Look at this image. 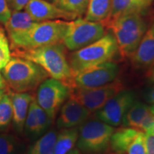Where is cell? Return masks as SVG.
<instances>
[{
    "label": "cell",
    "instance_id": "cell-1",
    "mask_svg": "<svg viewBox=\"0 0 154 154\" xmlns=\"http://www.w3.org/2000/svg\"><path fill=\"white\" fill-rule=\"evenodd\" d=\"M12 55L37 63L51 78L70 86L73 74L66 57V47L61 42L34 49H14Z\"/></svg>",
    "mask_w": 154,
    "mask_h": 154
},
{
    "label": "cell",
    "instance_id": "cell-2",
    "mask_svg": "<svg viewBox=\"0 0 154 154\" xmlns=\"http://www.w3.org/2000/svg\"><path fill=\"white\" fill-rule=\"evenodd\" d=\"M2 72L7 86L18 93L33 91L49 76L37 63L14 56L2 69Z\"/></svg>",
    "mask_w": 154,
    "mask_h": 154
},
{
    "label": "cell",
    "instance_id": "cell-3",
    "mask_svg": "<svg viewBox=\"0 0 154 154\" xmlns=\"http://www.w3.org/2000/svg\"><path fill=\"white\" fill-rule=\"evenodd\" d=\"M68 22L48 20L38 22L24 32L9 36L13 49H34L62 42Z\"/></svg>",
    "mask_w": 154,
    "mask_h": 154
},
{
    "label": "cell",
    "instance_id": "cell-4",
    "mask_svg": "<svg viewBox=\"0 0 154 154\" xmlns=\"http://www.w3.org/2000/svg\"><path fill=\"white\" fill-rule=\"evenodd\" d=\"M106 26L112 31L119 52L125 58L132 57L148 29L142 14L138 12L122 15L109 22Z\"/></svg>",
    "mask_w": 154,
    "mask_h": 154
},
{
    "label": "cell",
    "instance_id": "cell-5",
    "mask_svg": "<svg viewBox=\"0 0 154 154\" xmlns=\"http://www.w3.org/2000/svg\"><path fill=\"white\" fill-rule=\"evenodd\" d=\"M118 52V46L113 34H104L94 43L72 53L69 61L73 76L86 69L111 61Z\"/></svg>",
    "mask_w": 154,
    "mask_h": 154
},
{
    "label": "cell",
    "instance_id": "cell-6",
    "mask_svg": "<svg viewBox=\"0 0 154 154\" xmlns=\"http://www.w3.org/2000/svg\"><path fill=\"white\" fill-rule=\"evenodd\" d=\"M114 127L103 121H85L79 128L77 149L84 154H102L110 147Z\"/></svg>",
    "mask_w": 154,
    "mask_h": 154
},
{
    "label": "cell",
    "instance_id": "cell-7",
    "mask_svg": "<svg viewBox=\"0 0 154 154\" xmlns=\"http://www.w3.org/2000/svg\"><path fill=\"white\" fill-rule=\"evenodd\" d=\"M104 25L101 22L78 18L68 22L62 43L69 51H76L95 42L105 34Z\"/></svg>",
    "mask_w": 154,
    "mask_h": 154
},
{
    "label": "cell",
    "instance_id": "cell-8",
    "mask_svg": "<svg viewBox=\"0 0 154 154\" xmlns=\"http://www.w3.org/2000/svg\"><path fill=\"white\" fill-rule=\"evenodd\" d=\"M71 87L64 82L54 78H47L38 86L36 101L51 121L58 111L70 96Z\"/></svg>",
    "mask_w": 154,
    "mask_h": 154
},
{
    "label": "cell",
    "instance_id": "cell-9",
    "mask_svg": "<svg viewBox=\"0 0 154 154\" xmlns=\"http://www.w3.org/2000/svg\"><path fill=\"white\" fill-rule=\"evenodd\" d=\"M124 88L121 82L116 79L97 87H72L70 97L84 106L90 112L93 113L99 110L112 96Z\"/></svg>",
    "mask_w": 154,
    "mask_h": 154
},
{
    "label": "cell",
    "instance_id": "cell-10",
    "mask_svg": "<svg viewBox=\"0 0 154 154\" xmlns=\"http://www.w3.org/2000/svg\"><path fill=\"white\" fill-rule=\"evenodd\" d=\"M119 66L113 61L96 65L76 73L73 76L70 87L94 88L109 84L116 79Z\"/></svg>",
    "mask_w": 154,
    "mask_h": 154
},
{
    "label": "cell",
    "instance_id": "cell-11",
    "mask_svg": "<svg viewBox=\"0 0 154 154\" xmlns=\"http://www.w3.org/2000/svg\"><path fill=\"white\" fill-rule=\"evenodd\" d=\"M136 100V96L131 90L123 89L112 96L99 110L96 111L99 120L113 127L121 124L123 117Z\"/></svg>",
    "mask_w": 154,
    "mask_h": 154
},
{
    "label": "cell",
    "instance_id": "cell-12",
    "mask_svg": "<svg viewBox=\"0 0 154 154\" xmlns=\"http://www.w3.org/2000/svg\"><path fill=\"white\" fill-rule=\"evenodd\" d=\"M24 9L38 22L59 19L68 21L78 19L74 14L63 10L54 4L50 3L46 0H29Z\"/></svg>",
    "mask_w": 154,
    "mask_h": 154
},
{
    "label": "cell",
    "instance_id": "cell-13",
    "mask_svg": "<svg viewBox=\"0 0 154 154\" xmlns=\"http://www.w3.org/2000/svg\"><path fill=\"white\" fill-rule=\"evenodd\" d=\"M91 112L80 103L70 97L61 107L57 125L60 129L79 127L86 121Z\"/></svg>",
    "mask_w": 154,
    "mask_h": 154
},
{
    "label": "cell",
    "instance_id": "cell-14",
    "mask_svg": "<svg viewBox=\"0 0 154 154\" xmlns=\"http://www.w3.org/2000/svg\"><path fill=\"white\" fill-rule=\"evenodd\" d=\"M131 59L138 69H149L154 65V19Z\"/></svg>",
    "mask_w": 154,
    "mask_h": 154
},
{
    "label": "cell",
    "instance_id": "cell-15",
    "mask_svg": "<svg viewBox=\"0 0 154 154\" xmlns=\"http://www.w3.org/2000/svg\"><path fill=\"white\" fill-rule=\"evenodd\" d=\"M13 110V124L17 131L22 132L24 127L30 103L34 97L27 92H9Z\"/></svg>",
    "mask_w": 154,
    "mask_h": 154
},
{
    "label": "cell",
    "instance_id": "cell-16",
    "mask_svg": "<svg viewBox=\"0 0 154 154\" xmlns=\"http://www.w3.org/2000/svg\"><path fill=\"white\" fill-rule=\"evenodd\" d=\"M148 7L142 0H112L110 16L103 25L106 26L111 21L128 13L138 12L142 14Z\"/></svg>",
    "mask_w": 154,
    "mask_h": 154
},
{
    "label": "cell",
    "instance_id": "cell-17",
    "mask_svg": "<svg viewBox=\"0 0 154 154\" xmlns=\"http://www.w3.org/2000/svg\"><path fill=\"white\" fill-rule=\"evenodd\" d=\"M151 113L149 106L136 100L125 113L121 124L125 127H130L139 130L140 125Z\"/></svg>",
    "mask_w": 154,
    "mask_h": 154
},
{
    "label": "cell",
    "instance_id": "cell-18",
    "mask_svg": "<svg viewBox=\"0 0 154 154\" xmlns=\"http://www.w3.org/2000/svg\"><path fill=\"white\" fill-rule=\"evenodd\" d=\"M140 131L130 127L115 129L111 137L110 147L114 152L126 153V150Z\"/></svg>",
    "mask_w": 154,
    "mask_h": 154
},
{
    "label": "cell",
    "instance_id": "cell-19",
    "mask_svg": "<svg viewBox=\"0 0 154 154\" xmlns=\"http://www.w3.org/2000/svg\"><path fill=\"white\" fill-rule=\"evenodd\" d=\"M112 0H89L85 19L104 24L111 14Z\"/></svg>",
    "mask_w": 154,
    "mask_h": 154
},
{
    "label": "cell",
    "instance_id": "cell-20",
    "mask_svg": "<svg viewBox=\"0 0 154 154\" xmlns=\"http://www.w3.org/2000/svg\"><path fill=\"white\" fill-rule=\"evenodd\" d=\"M36 22H36L26 11L12 10L10 18L5 24V28L9 36L26 31Z\"/></svg>",
    "mask_w": 154,
    "mask_h": 154
},
{
    "label": "cell",
    "instance_id": "cell-21",
    "mask_svg": "<svg viewBox=\"0 0 154 154\" xmlns=\"http://www.w3.org/2000/svg\"><path fill=\"white\" fill-rule=\"evenodd\" d=\"M79 136V128H63L57 134L54 154H67L74 149Z\"/></svg>",
    "mask_w": 154,
    "mask_h": 154
},
{
    "label": "cell",
    "instance_id": "cell-22",
    "mask_svg": "<svg viewBox=\"0 0 154 154\" xmlns=\"http://www.w3.org/2000/svg\"><path fill=\"white\" fill-rule=\"evenodd\" d=\"M58 133L51 130L42 135L29 149L26 154H54Z\"/></svg>",
    "mask_w": 154,
    "mask_h": 154
},
{
    "label": "cell",
    "instance_id": "cell-23",
    "mask_svg": "<svg viewBox=\"0 0 154 154\" xmlns=\"http://www.w3.org/2000/svg\"><path fill=\"white\" fill-rule=\"evenodd\" d=\"M89 0H57L54 5L78 18L86 14Z\"/></svg>",
    "mask_w": 154,
    "mask_h": 154
},
{
    "label": "cell",
    "instance_id": "cell-24",
    "mask_svg": "<svg viewBox=\"0 0 154 154\" xmlns=\"http://www.w3.org/2000/svg\"><path fill=\"white\" fill-rule=\"evenodd\" d=\"M13 117L11 101L9 93H5L0 99V131L8 128Z\"/></svg>",
    "mask_w": 154,
    "mask_h": 154
},
{
    "label": "cell",
    "instance_id": "cell-25",
    "mask_svg": "<svg viewBox=\"0 0 154 154\" xmlns=\"http://www.w3.org/2000/svg\"><path fill=\"white\" fill-rule=\"evenodd\" d=\"M25 132L27 136L32 138H36L41 136L38 129L37 119H36L35 111L34 110L33 106L30 103L29 111L26 116V121L24 123V127Z\"/></svg>",
    "mask_w": 154,
    "mask_h": 154
},
{
    "label": "cell",
    "instance_id": "cell-26",
    "mask_svg": "<svg viewBox=\"0 0 154 154\" xmlns=\"http://www.w3.org/2000/svg\"><path fill=\"white\" fill-rule=\"evenodd\" d=\"M31 103L33 106L34 110L35 111L36 119H37L38 122V129H39L40 134L42 136L49 128L50 125L52 123V121L49 118V116L46 113V111L41 106H38L35 98H34L33 100L31 102Z\"/></svg>",
    "mask_w": 154,
    "mask_h": 154
},
{
    "label": "cell",
    "instance_id": "cell-27",
    "mask_svg": "<svg viewBox=\"0 0 154 154\" xmlns=\"http://www.w3.org/2000/svg\"><path fill=\"white\" fill-rule=\"evenodd\" d=\"M11 59L9 42L5 31L0 27V71L5 67Z\"/></svg>",
    "mask_w": 154,
    "mask_h": 154
},
{
    "label": "cell",
    "instance_id": "cell-28",
    "mask_svg": "<svg viewBox=\"0 0 154 154\" xmlns=\"http://www.w3.org/2000/svg\"><path fill=\"white\" fill-rule=\"evenodd\" d=\"M17 142L13 136L9 134H0V154H15Z\"/></svg>",
    "mask_w": 154,
    "mask_h": 154
},
{
    "label": "cell",
    "instance_id": "cell-29",
    "mask_svg": "<svg viewBox=\"0 0 154 154\" xmlns=\"http://www.w3.org/2000/svg\"><path fill=\"white\" fill-rule=\"evenodd\" d=\"M144 134H145L144 132L140 131L128 147L126 150V154H147Z\"/></svg>",
    "mask_w": 154,
    "mask_h": 154
},
{
    "label": "cell",
    "instance_id": "cell-30",
    "mask_svg": "<svg viewBox=\"0 0 154 154\" xmlns=\"http://www.w3.org/2000/svg\"><path fill=\"white\" fill-rule=\"evenodd\" d=\"M11 17V9L7 3V0H0V23L6 24Z\"/></svg>",
    "mask_w": 154,
    "mask_h": 154
},
{
    "label": "cell",
    "instance_id": "cell-31",
    "mask_svg": "<svg viewBox=\"0 0 154 154\" xmlns=\"http://www.w3.org/2000/svg\"><path fill=\"white\" fill-rule=\"evenodd\" d=\"M29 0H7L9 9L14 11H21L25 8Z\"/></svg>",
    "mask_w": 154,
    "mask_h": 154
},
{
    "label": "cell",
    "instance_id": "cell-32",
    "mask_svg": "<svg viewBox=\"0 0 154 154\" xmlns=\"http://www.w3.org/2000/svg\"><path fill=\"white\" fill-rule=\"evenodd\" d=\"M144 138L147 154H154V136L145 133Z\"/></svg>",
    "mask_w": 154,
    "mask_h": 154
},
{
    "label": "cell",
    "instance_id": "cell-33",
    "mask_svg": "<svg viewBox=\"0 0 154 154\" xmlns=\"http://www.w3.org/2000/svg\"><path fill=\"white\" fill-rule=\"evenodd\" d=\"M144 98L146 101L151 105H154V85L148 88L144 93Z\"/></svg>",
    "mask_w": 154,
    "mask_h": 154
},
{
    "label": "cell",
    "instance_id": "cell-34",
    "mask_svg": "<svg viewBox=\"0 0 154 154\" xmlns=\"http://www.w3.org/2000/svg\"><path fill=\"white\" fill-rule=\"evenodd\" d=\"M146 76L148 82L151 85H154V65L148 69Z\"/></svg>",
    "mask_w": 154,
    "mask_h": 154
},
{
    "label": "cell",
    "instance_id": "cell-35",
    "mask_svg": "<svg viewBox=\"0 0 154 154\" xmlns=\"http://www.w3.org/2000/svg\"><path fill=\"white\" fill-rule=\"evenodd\" d=\"M6 87V82L5 79H4L3 76L0 74V90L5 89Z\"/></svg>",
    "mask_w": 154,
    "mask_h": 154
},
{
    "label": "cell",
    "instance_id": "cell-36",
    "mask_svg": "<svg viewBox=\"0 0 154 154\" xmlns=\"http://www.w3.org/2000/svg\"><path fill=\"white\" fill-rule=\"evenodd\" d=\"M145 133H146V134H151V135H153V136H154V124L151 127V128H149V129L146 131Z\"/></svg>",
    "mask_w": 154,
    "mask_h": 154
},
{
    "label": "cell",
    "instance_id": "cell-37",
    "mask_svg": "<svg viewBox=\"0 0 154 154\" xmlns=\"http://www.w3.org/2000/svg\"><path fill=\"white\" fill-rule=\"evenodd\" d=\"M67 154H81V152L78 149H75L74 148V149H72V151H69Z\"/></svg>",
    "mask_w": 154,
    "mask_h": 154
},
{
    "label": "cell",
    "instance_id": "cell-38",
    "mask_svg": "<svg viewBox=\"0 0 154 154\" xmlns=\"http://www.w3.org/2000/svg\"><path fill=\"white\" fill-rule=\"evenodd\" d=\"M142 1H143V2L146 4V5L148 6V7H149V6L151 5V4L153 0H142Z\"/></svg>",
    "mask_w": 154,
    "mask_h": 154
},
{
    "label": "cell",
    "instance_id": "cell-39",
    "mask_svg": "<svg viewBox=\"0 0 154 154\" xmlns=\"http://www.w3.org/2000/svg\"><path fill=\"white\" fill-rule=\"evenodd\" d=\"M149 109H150V111H151V112L154 115V105L149 106Z\"/></svg>",
    "mask_w": 154,
    "mask_h": 154
},
{
    "label": "cell",
    "instance_id": "cell-40",
    "mask_svg": "<svg viewBox=\"0 0 154 154\" xmlns=\"http://www.w3.org/2000/svg\"><path fill=\"white\" fill-rule=\"evenodd\" d=\"M5 93V89H2L0 90V99H1V98L2 97L3 94Z\"/></svg>",
    "mask_w": 154,
    "mask_h": 154
},
{
    "label": "cell",
    "instance_id": "cell-41",
    "mask_svg": "<svg viewBox=\"0 0 154 154\" xmlns=\"http://www.w3.org/2000/svg\"><path fill=\"white\" fill-rule=\"evenodd\" d=\"M46 1L49 2L50 3H52V4H55L56 2L57 1V0H46Z\"/></svg>",
    "mask_w": 154,
    "mask_h": 154
},
{
    "label": "cell",
    "instance_id": "cell-42",
    "mask_svg": "<svg viewBox=\"0 0 154 154\" xmlns=\"http://www.w3.org/2000/svg\"><path fill=\"white\" fill-rule=\"evenodd\" d=\"M113 154H126V153H119V152H114Z\"/></svg>",
    "mask_w": 154,
    "mask_h": 154
}]
</instances>
